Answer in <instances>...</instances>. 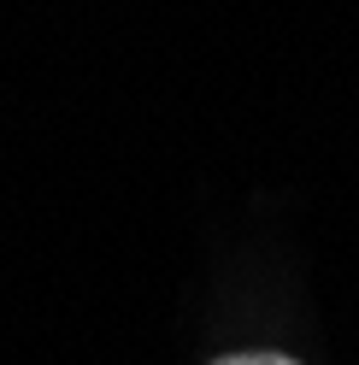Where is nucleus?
I'll return each mask as SVG.
<instances>
[{
	"mask_svg": "<svg viewBox=\"0 0 359 365\" xmlns=\"http://www.w3.org/2000/svg\"><path fill=\"white\" fill-rule=\"evenodd\" d=\"M218 365H295V359H283V354H236V359H218Z\"/></svg>",
	"mask_w": 359,
	"mask_h": 365,
	"instance_id": "obj_1",
	"label": "nucleus"
}]
</instances>
